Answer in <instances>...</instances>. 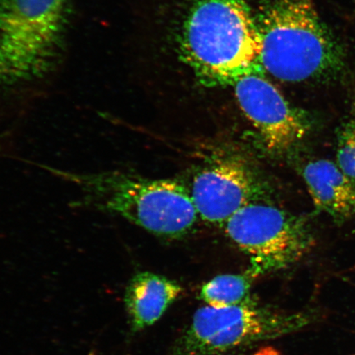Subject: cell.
<instances>
[{
    "label": "cell",
    "instance_id": "cell-1",
    "mask_svg": "<svg viewBox=\"0 0 355 355\" xmlns=\"http://www.w3.org/2000/svg\"><path fill=\"white\" fill-rule=\"evenodd\" d=\"M42 167L79 189L80 205L122 217L159 237H183L200 219L189 188L176 180L122 171L76 173Z\"/></svg>",
    "mask_w": 355,
    "mask_h": 355
},
{
    "label": "cell",
    "instance_id": "cell-2",
    "mask_svg": "<svg viewBox=\"0 0 355 355\" xmlns=\"http://www.w3.org/2000/svg\"><path fill=\"white\" fill-rule=\"evenodd\" d=\"M261 64L288 83L328 82L341 76L345 54L313 0H274L259 24Z\"/></svg>",
    "mask_w": 355,
    "mask_h": 355
},
{
    "label": "cell",
    "instance_id": "cell-3",
    "mask_svg": "<svg viewBox=\"0 0 355 355\" xmlns=\"http://www.w3.org/2000/svg\"><path fill=\"white\" fill-rule=\"evenodd\" d=\"M182 48L208 85L233 86L261 66L259 24L244 0H198L185 22Z\"/></svg>",
    "mask_w": 355,
    "mask_h": 355
},
{
    "label": "cell",
    "instance_id": "cell-4",
    "mask_svg": "<svg viewBox=\"0 0 355 355\" xmlns=\"http://www.w3.org/2000/svg\"><path fill=\"white\" fill-rule=\"evenodd\" d=\"M72 0H0V91L37 81L64 46Z\"/></svg>",
    "mask_w": 355,
    "mask_h": 355
},
{
    "label": "cell",
    "instance_id": "cell-5",
    "mask_svg": "<svg viewBox=\"0 0 355 355\" xmlns=\"http://www.w3.org/2000/svg\"><path fill=\"white\" fill-rule=\"evenodd\" d=\"M317 309L283 312L251 300L232 307L196 311L178 338L173 355H223L295 334L318 321Z\"/></svg>",
    "mask_w": 355,
    "mask_h": 355
},
{
    "label": "cell",
    "instance_id": "cell-6",
    "mask_svg": "<svg viewBox=\"0 0 355 355\" xmlns=\"http://www.w3.org/2000/svg\"><path fill=\"white\" fill-rule=\"evenodd\" d=\"M226 235L250 257L254 277L291 268L308 254L314 237L304 217L264 200L248 204L222 226Z\"/></svg>",
    "mask_w": 355,
    "mask_h": 355
},
{
    "label": "cell",
    "instance_id": "cell-7",
    "mask_svg": "<svg viewBox=\"0 0 355 355\" xmlns=\"http://www.w3.org/2000/svg\"><path fill=\"white\" fill-rule=\"evenodd\" d=\"M232 87L239 107L270 153L291 152L312 130L309 115L291 105L259 73L239 78Z\"/></svg>",
    "mask_w": 355,
    "mask_h": 355
},
{
    "label": "cell",
    "instance_id": "cell-8",
    "mask_svg": "<svg viewBox=\"0 0 355 355\" xmlns=\"http://www.w3.org/2000/svg\"><path fill=\"white\" fill-rule=\"evenodd\" d=\"M199 218L223 226L252 202L263 200L266 186L254 168L237 158H226L202 168L189 188Z\"/></svg>",
    "mask_w": 355,
    "mask_h": 355
},
{
    "label": "cell",
    "instance_id": "cell-9",
    "mask_svg": "<svg viewBox=\"0 0 355 355\" xmlns=\"http://www.w3.org/2000/svg\"><path fill=\"white\" fill-rule=\"evenodd\" d=\"M302 175L319 211L339 224L355 215V184L336 163L315 159L304 167Z\"/></svg>",
    "mask_w": 355,
    "mask_h": 355
},
{
    "label": "cell",
    "instance_id": "cell-10",
    "mask_svg": "<svg viewBox=\"0 0 355 355\" xmlns=\"http://www.w3.org/2000/svg\"><path fill=\"white\" fill-rule=\"evenodd\" d=\"M183 291L179 283L162 275L149 272L133 275L124 294L131 330L137 332L153 326Z\"/></svg>",
    "mask_w": 355,
    "mask_h": 355
},
{
    "label": "cell",
    "instance_id": "cell-11",
    "mask_svg": "<svg viewBox=\"0 0 355 355\" xmlns=\"http://www.w3.org/2000/svg\"><path fill=\"white\" fill-rule=\"evenodd\" d=\"M254 277L244 274H226L206 282L200 290V299L212 308L232 307L250 300Z\"/></svg>",
    "mask_w": 355,
    "mask_h": 355
},
{
    "label": "cell",
    "instance_id": "cell-12",
    "mask_svg": "<svg viewBox=\"0 0 355 355\" xmlns=\"http://www.w3.org/2000/svg\"><path fill=\"white\" fill-rule=\"evenodd\" d=\"M337 165L355 184V102L337 135Z\"/></svg>",
    "mask_w": 355,
    "mask_h": 355
},
{
    "label": "cell",
    "instance_id": "cell-13",
    "mask_svg": "<svg viewBox=\"0 0 355 355\" xmlns=\"http://www.w3.org/2000/svg\"><path fill=\"white\" fill-rule=\"evenodd\" d=\"M353 355H355V354H354Z\"/></svg>",
    "mask_w": 355,
    "mask_h": 355
}]
</instances>
